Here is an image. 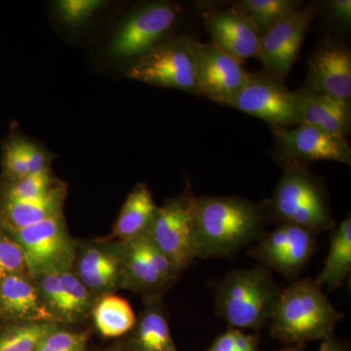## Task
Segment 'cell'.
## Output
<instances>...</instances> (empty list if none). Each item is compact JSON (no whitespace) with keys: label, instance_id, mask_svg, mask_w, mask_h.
Instances as JSON below:
<instances>
[{"label":"cell","instance_id":"1","mask_svg":"<svg viewBox=\"0 0 351 351\" xmlns=\"http://www.w3.org/2000/svg\"><path fill=\"white\" fill-rule=\"evenodd\" d=\"M196 258H232L251 247L269 223L263 202L239 196H195Z\"/></svg>","mask_w":351,"mask_h":351},{"label":"cell","instance_id":"2","mask_svg":"<svg viewBox=\"0 0 351 351\" xmlns=\"http://www.w3.org/2000/svg\"><path fill=\"white\" fill-rule=\"evenodd\" d=\"M345 313L332 306L314 278H299L281 289L269 321L270 334L287 346L306 345L335 334Z\"/></svg>","mask_w":351,"mask_h":351},{"label":"cell","instance_id":"3","mask_svg":"<svg viewBox=\"0 0 351 351\" xmlns=\"http://www.w3.org/2000/svg\"><path fill=\"white\" fill-rule=\"evenodd\" d=\"M280 292L263 265L230 270L215 284V313L228 328L258 332L269 326Z\"/></svg>","mask_w":351,"mask_h":351},{"label":"cell","instance_id":"4","mask_svg":"<svg viewBox=\"0 0 351 351\" xmlns=\"http://www.w3.org/2000/svg\"><path fill=\"white\" fill-rule=\"evenodd\" d=\"M283 170L271 196L263 201L269 223L299 226L317 234L332 232L336 219L322 178L304 166Z\"/></svg>","mask_w":351,"mask_h":351},{"label":"cell","instance_id":"5","mask_svg":"<svg viewBox=\"0 0 351 351\" xmlns=\"http://www.w3.org/2000/svg\"><path fill=\"white\" fill-rule=\"evenodd\" d=\"M180 14L179 7L166 1L136 7L113 34L108 43V55L119 61L134 63L166 41Z\"/></svg>","mask_w":351,"mask_h":351},{"label":"cell","instance_id":"6","mask_svg":"<svg viewBox=\"0 0 351 351\" xmlns=\"http://www.w3.org/2000/svg\"><path fill=\"white\" fill-rule=\"evenodd\" d=\"M193 43L186 36L164 41L130 64L126 77L200 97Z\"/></svg>","mask_w":351,"mask_h":351},{"label":"cell","instance_id":"7","mask_svg":"<svg viewBox=\"0 0 351 351\" xmlns=\"http://www.w3.org/2000/svg\"><path fill=\"white\" fill-rule=\"evenodd\" d=\"M5 232L22 249L32 277L71 270L77 240L69 233L64 215Z\"/></svg>","mask_w":351,"mask_h":351},{"label":"cell","instance_id":"8","mask_svg":"<svg viewBox=\"0 0 351 351\" xmlns=\"http://www.w3.org/2000/svg\"><path fill=\"white\" fill-rule=\"evenodd\" d=\"M195 196L189 182L179 195L164 201L147 233L157 248L182 274L197 260L193 221Z\"/></svg>","mask_w":351,"mask_h":351},{"label":"cell","instance_id":"9","mask_svg":"<svg viewBox=\"0 0 351 351\" xmlns=\"http://www.w3.org/2000/svg\"><path fill=\"white\" fill-rule=\"evenodd\" d=\"M317 233L302 226L280 223L265 230L247 254L270 271L277 272L289 282L301 278V274L317 251Z\"/></svg>","mask_w":351,"mask_h":351},{"label":"cell","instance_id":"10","mask_svg":"<svg viewBox=\"0 0 351 351\" xmlns=\"http://www.w3.org/2000/svg\"><path fill=\"white\" fill-rule=\"evenodd\" d=\"M124 243V290L140 295L145 304L162 301L164 295L184 274L157 248L149 235Z\"/></svg>","mask_w":351,"mask_h":351},{"label":"cell","instance_id":"11","mask_svg":"<svg viewBox=\"0 0 351 351\" xmlns=\"http://www.w3.org/2000/svg\"><path fill=\"white\" fill-rule=\"evenodd\" d=\"M125 243L110 239L77 241L71 271L96 299L124 290Z\"/></svg>","mask_w":351,"mask_h":351},{"label":"cell","instance_id":"12","mask_svg":"<svg viewBox=\"0 0 351 351\" xmlns=\"http://www.w3.org/2000/svg\"><path fill=\"white\" fill-rule=\"evenodd\" d=\"M274 132L272 154L283 169L292 166L308 167L315 161L351 165V149L346 138L304 124Z\"/></svg>","mask_w":351,"mask_h":351},{"label":"cell","instance_id":"13","mask_svg":"<svg viewBox=\"0 0 351 351\" xmlns=\"http://www.w3.org/2000/svg\"><path fill=\"white\" fill-rule=\"evenodd\" d=\"M232 108L262 119L274 128L284 130L299 125L294 93L265 71L248 73Z\"/></svg>","mask_w":351,"mask_h":351},{"label":"cell","instance_id":"14","mask_svg":"<svg viewBox=\"0 0 351 351\" xmlns=\"http://www.w3.org/2000/svg\"><path fill=\"white\" fill-rule=\"evenodd\" d=\"M313 18V6H301L261 34L258 59L265 73L285 82L297 61Z\"/></svg>","mask_w":351,"mask_h":351},{"label":"cell","instance_id":"15","mask_svg":"<svg viewBox=\"0 0 351 351\" xmlns=\"http://www.w3.org/2000/svg\"><path fill=\"white\" fill-rule=\"evenodd\" d=\"M193 50L200 97L232 108L248 75L241 63L212 43L195 40Z\"/></svg>","mask_w":351,"mask_h":351},{"label":"cell","instance_id":"16","mask_svg":"<svg viewBox=\"0 0 351 351\" xmlns=\"http://www.w3.org/2000/svg\"><path fill=\"white\" fill-rule=\"evenodd\" d=\"M53 322L69 325L91 316L96 298L71 270L32 277Z\"/></svg>","mask_w":351,"mask_h":351},{"label":"cell","instance_id":"17","mask_svg":"<svg viewBox=\"0 0 351 351\" xmlns=\"http://www.w3.org/2000/svg\"><path fill=\"white\" fill-rule=\"evenodd\" d=\"M346 101L351 100V53L336 39L323 41L307 60L304 86Z\"/></svg>","mask_w":351,"mask_h":351},{"label":"cell","instance_id":"18","mask_svg":"<svg viewBox=\"0 0 351 351\" xmlns=\"http://www.w3.org/2000/svg\"><path fill=\"white\" fill-rule=\"evenodd\" d=\"M205 27L219 50L241 62L249 58H258L260 36L253 25L237 9L206 11Z\"/></svg>","mask_w":351,"mask_h":351},{"label":"cell","instance_id":"19","mask_svg":"<svg viewBox=\"0 0 351 351\" xmlns=\"http://www.w3.org/2000/svg\"><path fill=\"white\" fill-rule=\"evenodd\" d=\"M294 93L299 123L345 138L351 127L350 101L302 87ZM299 124V125H300Z\"/></svg>","mask_w":351,"mask_h":351},{"label":"cell","instance_id":"20","mask_svg":"<svg viewBox=\"0 0 351 351\" xmlns=\"http://www.w3.org/2000/svg\"><path fill=\"white\" fill-rule=\"evenodd\" d=\"M0 319L5 322H53L29 272L0 279Z\"/></svg>","mask_w":351,"mask_h":351},{"label":"cell","instance_id":"21","mask_svg":"<svg viewBox=\"0 0 351 351\" xmlns=\"http://www.w3.org/2000/svg\"><path fill=\"white\" fill-rule=\"evenodd\" d=\"M163 301L145 304L135 326L120 341L126 351H178Z\"/></svg>","mask_w":351,"mask_h":351},{"label":"cell","instance_id":"22","mask_svg":"<svg viewBox=\"0 0 351 351\" xmlns=\"http://www.w3.org/2000/svg\"><path fill=\"white\" fill-rule=\"evenodd\" d=\"M158 209L151 189L138 182L127 196L110 239L127 242L147 234Z\"/></svg>","mask_w":351,"mask_h":351},{"label":"cell","instance_id":"23","mask_svg":"<svg viewBox=\"0 0 351 351\" xmlns=\"http://www.w3.org/2000/svg\"><path fill=\"white\" fill-rule=\"evenodd\" d=\"M66 195V186L40 199L0 202V228L4 232H12L62 216Z\"/></svg>","mask_w":351,"mask_h":351},{"label":"cell","instance_id":"24","mask_svg":"<svg viewBox=\"0 0 351 351\" xmlns=\"http://www.w3.org/2000/svg\"><path fill=\"white\" fill-rule=\"evenodd\" d=\"M55 156L34 140L15 136L4 145L2 154L3 177L17 179L51 171Z\"/></svg>","mask_w":351,"mask_h":351},{"label":"cell","instance_id":"25","mask_svg":"<svg viewBox=\"0 0 351 351\" xmlns=\"http://www.w3.org/2000/svg\"><path fill=\"white\" fill-rule=\"evenodd\" d=\"M351 272V217L337 225L330 237L329 252L324 267L314 281L329 292L345 284Z\"/></svg>","mask_w":351,"mask_h":351},{"label":"cell","instance_id":"26","mask_svg":"<svg viewBox=\"0 0 351 351\" xmlns=\"http://www.w3.org/2000/svg\"><path fill=\"white\" fill-rule=\"evenodd\" d=\"M90 317L99 334L110 339L126 336L135 326L137 320L128 301L115 294L98 298Z\"/></svg>","mask_w":351,"mask_h":351},{"label":"cell","instance_id":"27","mask_svg":"<svg viewBox=\"0 0 351 351\" xmlns=\"http://www.w3.org/2000/svg\"><path fill=\"white\" fill-rule=\"evenodd\" d=\"M64 186L66 184L53 174L52 170L17 179L3 177L0 186V202L40 199Z\"/></svg>","mask_w":351,"mask_h":351},{"label":"cell","instance_id":"28","mask_svg":"<svg viewBox=\"0 0 351 351\" xmlns=\"http://www.w3.org/2000/svg\"><path fill=\"white\" fill-rule=\"evenodd\" d=\"M60 327L53 322H6L0 327V351H36L43 339Z\"/></svg>","mask_w":351,"mask_h":351},{"label":"cell","instance_id":"29","mask_svg":"<svg viewBox=\"0 0 351 351\" xmlns=\"http://www.w3.org/2000/svg\"><path fill=\"white\" fill-rule=\"evenodd\" d=\"M232 7L251 23L261 36L277 21L299 9L301 4L292 0H241Z\"/></svg>","mask_w":351,"mask_h":351},{"label":"cell","instance_id":"30","mask_svg":"<svg viewBox=\"0 0 351 351\" xmlns=\"http://www.w3.org/2000/svg\"><path fill=\"white\" fill-rule=\"evenodd\" d=\"M106 5L103 0H58L54 9L62 24L77 29L86 25Z\"/></svg>","mask_w":351,"mask_h":351},{"label":"cell","instance_id":"31","mask_svg":"<svg viewBox=\"0 0 351 351\" xmlns=\"http://www.w3.org/2000/svg\"><path fill=\"white\" fill-rule=\"evenodd\" d=\"M88 332L69 331L64 326L50 332L36 351H88Z\"/></svg>","mask_w":351,"mask_h":351},{"label":"cell","instance_id":"32","mask_svg":"<svg viewBox=\"0 0 351 351\" xmlns=\"http://www.w3.org/2000/svg\"><path fill=\"white\" fill-rule=\"evenodd\" d=\"M24 272L29 271L22 249L0 228V279Z\"/></svg>","mask_w":351,"mask_h":351},{"label":"cell","instance_id":"33","mask_svg":"<svg viewBox=\"0 0 351 351\" xmlns=\"http://www.w3.org/2000/svg\"><path fill=\"white\" fill-rule=\"evenodd\" d=\"M260 341L258 334H247L242 330L228 328L206 351H261Z\"/></svg>","mask_w":351,"mask_h":351},{"label":"cell","instance_id":"34","mask_svg":"<svg viewBox=\"0 0 351 351\" xmlns=\"http://www.w3.org/2000/svg\"><path fill=\"white\" fill-rule=\"evenodd\" d=\"M329 13L332 19L339 24L350 25L351 23L350 0H332L329 4Z\"/></svg>","mask_w":351,"mask_h":351},{"label":"cell","instance_id":"35","mask_svg":"<svg viewBox=\"0 0 351 351\" xmlns=\"http://www.w3.org/2000/svg\"><path fill=\"white\" fill-rule=\"evenodd\" d=\"M318 351H350V350L348 343L337 338L336 335L332 334L321 341L319 350Z\"/></svg>","mask_w":351,"mask_h":351},{"label":"cell","instance_id":"36","mask_svg":"<svg viewBox=\"0 0 351 351\" xmlns=\"http://www.w3.org/2000/svg\"><path fill=\"white\" fill-rule=\"evenodd\" d=\"M306 348V345H294L285 346V348L276 351H304Z\"/></svg>","mask_w":351,"mask_h":351},{"label":"cell","instance_id":"37","mask_svg":"<svg viewBox=\"0 0 351 351\" xmlns=\"http://www.w3.org/2000/svg\"><path fill=\"white\" fill-rule=\"evenodd\" d=\"M101 351H126L124 350L123 346L121 345V343H117L114 345L108 346V348H105V350Z\"/></svg>","mask_w":351,"mask_h":351}]
</instances>
